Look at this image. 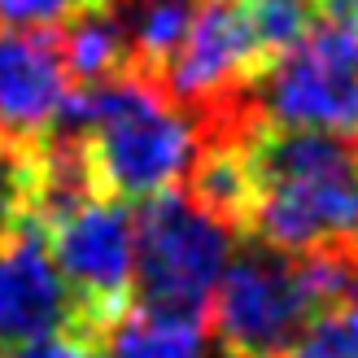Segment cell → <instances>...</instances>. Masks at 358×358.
Masks as SVG:
<instances>
[{
	"mask_svg": "<svg viewBox=\"0 0 358 358\" xmlns=\"http://www.w3.org/2000/svg\"><path fill=\"white\" fill-rule=\"evenodd\" d=\"M48 145H70L92 196L145 201L188 179L201 127L166 83L145 66H127L66 96Z\"/></svg>",
	"mask_w": 358,
	"mask_h": 358,
	"instance_id": "cell-1",
	"label": "cell"
},
{
	"mask_svg": "<svg viewBox=\"0 0 358 358\" xmlns=\"http://www.w3.org/2000/svg\"><path fill=\"white\" fill-rule=\"evenodd\" d=\"M254 219L249 236L280 254L358 245V140L254 122L241 136Z\"/></svg>",
	"mask_w": 358,
	"mask_h": 358,
	"instance_id": "cell-2",
	"label": "cell"
},
{
	"mask_svg": "<svg viewBox=\"0 0 358 358\" xmlns=\"http://www.w3.org/2000/svg\"><path fill=\"white\" fill-rule=\"evenodd\" d=\"M236 231L184 188L145 196L136 214V293L149 315L206 324L214 289L231 262Z\"/></svg>",
	"mask_w": 358,
	"mask_h": 358,
	"instance_id": "cell-3",
	"label": "cell"
},
{
	"mask_svg": "<svg viewBox=\"0 0 358 358\" xmlns=\"http://www.w3.org/2000/svg\"><path fill=\"white\" fill-rule=\"evenodd\" d=\"M52 258L75 293L79 324L105 345L136 293V223L114 196L75 192L40 210Z\"/></svg>",
	"mask_w": 358,
	"mask_h": 358,
	"instance_id": "cell-4",
	"label": "cell"
},
{
	"mask_svg": "<svg viewBox=\"0 0 358 358\" xmlns=\"http://www.w3.org/2000/svg\"><path fill=\"white\" fill-rule=\"evenodd\" d=\"M254 122L358 140V40L324 13L310 35L271 57L245 87Z\"/></svg>",
	"mask_w": 358,
	"mask_h": 358,
	"instance_id": "cell-5",
	"label": "cell"
},
{
	"mask_svg": "<svg viewBox=\"0 0 358 358\" xmlns=\"http://www.w3.org/2000/svg\"><path fill=\"white\" fill-rule=\"evenodd\" d=\"M57 332H83V324L75 293L52 258L44 219L31 214L0 236V350Z\"/></svg>",
	"mask_w": 358,
	"mask_h": 358,
	"instance_id": "cell-6",
	"label": "cell"
},
{
	"mask_svg": "<svg viewBox=\"0 0 358 358\" xmlns=\"http://www.w3.org/2000/svg\"><path fill=\"white\" fill-rule=\"evenodd\" d=\"M75 92L62 27H0V140L48 149L62 105Z\"/></svg>",
	"mask_w": 358,
	"mask_h": 358,
	"instance_id": "cell-7",
	"label": "cell"
},
{
	"mask_svg": "<svg viewBox=\"0 0 358 358\" xmlns=\"http://www.w3.org/2000/svg\"><path fill=\"white\" fill-rule=\"evenodd\" d=\"M62 52L70 66V79L79 83H101L131 66V35L118 13H83L62 27Z\"/></svg>",
	"mask_w": 358,
	"mask_h": 358,
	"instance_id": "cell-8",
	"label": "cell"
},
{
	"mask_svg": "<svg viewBox=\"0 0 358 358\" xmlns=\"http://www.w3.org/2000/svg\"><path fill=\"white\" fill-rule=\"evenodd\" d=\"M105 358H206V336L201 324L140 310L105 336Z\"/></svg>",
	"mask_w": 358,
	"mask_h": 358,
	"instance_id": "cell-9",
	"label": "cell"
},
{
	"mask_svg": "<svg viewBox=\"0 0 358 358\" xmlns=\"http://www.w3.org/2000/svg\"><path fill=\"white\" fill-rule=\"evenodd\" d=\"M44 201V149H17L0 140V236L40 214Z\"/></svg>",
	"mask_w": 358,
	"mask_h": 358,
	"instance_id": "cell-10",
	"label": "cell"
},
{
	"mask_svg": "<svg viewBox=\"0 0 358 358\" xmlns=\"http://www.w3.org/2000/svg\"><path fill=\"white\" fill-rule=\"evenodd\" d=\"M284 358H358V293L328 306Z\"/></svg>",
	"mask_w": 358,
	"mask_h": 358,
	"instance_id": "cell-11",
	"label": "cell"
},
{
	"mask_svg": "<svg viewBox=\"0 0 358 358\" xmlns=\"http://www.w3.org/2000/svg\"><path fill=\"white\" fill-rule=\"evenodd\" d=\"M110 5L114 0H0V27H66Z\"/></svg>",
	"mask_w": 358,
	"mask_h": 358,
	"instance_id": "cell-12",
	"label": "cell"
},
{
	"mask_svg": "<svg viewBox=\"0 0 358 358\" xmlns=\"http://www.w3.org/2000/svg\"><path fill=\"white\" fill-rule=\"evenodd\" d=\"M92 336L83 332H57V336H40V341H27V345H9L0 350V358H96Z\"/></svg>",
	"mask_w": 358,
	"mask_h": 358,
	"instance_id": "cell-13",
	"label": "cell"
},
{
	"mask_svg": "<svg viewBox=\"0 0 358 358\" xmlns=\"http://www.w3.org/2000/svg\"><path fill=\"white\" fill-rule=\"evenodd\" d=\"M328 13L336 22H345L354 31V40H358V0H328Z\"/></svg>",
	"mask_w": 358,
	"mask_h": 358,
	"instance_id": "cell-14",
	"label": "cell"
}]
</instances>
